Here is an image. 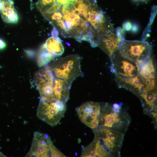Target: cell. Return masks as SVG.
I'll list each match as a JSON object with an SVG mask.
<instances>
[{"instance_id": "6da1fadb", "label": "cell", "mask_w": 157, "mask_h": 157, "mask_svg": "<svg viewBox=\"0 0 157 157\" xmlns=\"http://www.w3.org/2000/svg\"><path fill=\"white\" fill-rule=\"evenodd\" d=\"M60 11L62 15L65 38L90 42L94 36L91 28L87 21L76 12L73 3L62 5Z\"/></svg>"}, {"instance_id": "7a4b0ae2", "label": "cell", "mask_w": 157, "mask_h": 157, "mask_svg": "<svg viewBox=\"0 0 157 157\" xmlns=\"http://www.w3.org/2000/svg\"><path fill=\"white\" fill-rule=\"evenodd\" d=\"M131 121L127 109L123 103H101V113L98 127H106L125 134Z\"/></svg>"}, {"instance_id": "3957f363", "label": "cell", "mask_w": 157, "mask_h": 157, "mask_svg": "<svg viewBox=\"0 0 157 157\" xmlns=\"http://www.w3.org/2000/svg\"><path fill=\"white\" fill-rule=\"evenodd\" d=\"M81 60L78 55L72 54L54 60L48 65L55 77L64 80L71 85L81 74Z\"/></svg>"}, {"instance_id": "277c9868", "label": "cell", "mask_w": 157, "mask_h": 157, "mask_svg": "<svg viewBox=\"0 0 157 157\" xmlns=\"http://www.w3.org/2000/svg\"><path fill=\"white\" fill-rule=\"evenodd\" d=\"M93 130L94 137L107 151L109 157L120 156L124 133L104 127H98Z\"/></svg>"}, {"instance_id": "5b68a950", "label": "cell", "mask_w": 157, "mask_h": 157, "mask_svg": "<svg viewBox=\"0 0 157 157\" xmlns=\"http://www.w3.org/2000/svg\"><path fill=\"white\" fill-rule=\"evenodd\" d=\"M119 49L122 53L139 65L145 62L151 57L152 48L147 41L123 40Z\"/></svg>"}, {"instance_id": "8992f818", "label": "cell", "mask_w": 157, "mask_h": 157, "mask_svg": "<svg viewBox=\"0 0 157 157\" xmlns=\"http://www.w3.org/2000/svg\"><path fill=\"white\" fill-rule=\"evenodd\" d=\"M27 157H65L66 156L53 144L47 134L35 132Z\"/></svg>"}, {"instance_id": "52a82bcc", "label": "cell", "mask_w": 157, "mask_h": 157, "mask_svg": "<svg viewBox=\"0 0 157 157\" xmlns=\"http://www.w3.org/2000/svg\"><path fill=\"white\" fill-rule=\"evenodd\" d=\"M66 102L40 100L37 110V115L41 120L54 126L59 122L66 109Z\"/></svg>"}, {"instance_id": "ba28073f", "label": "cell", "mask_w": 157, "mask_h": 157, "mask_svg": "<svg viewBox=\"0 0 157 157\" xmlns=\"http://www.w3.org/2000/svg\"><path fill=\"white\" fill-rule=\"evenodd\" d=\"M86 20L96 35L106 34L114 31L109 18L98 6L95 0L90 1Z\"/></svg>"}, {"instance_id": "9c48e42d", "label": "cell", "mask_w": 157, "mask_h": 157, "mask_svg": "<svg viewBox=\"0 0 157 157\" xmlns=\"http://www.w3.org/2000/svg\"><path fill=\"white\" fill-rule=\"evenodd\" d=\"M110 58L111 71L114 74L126 77H132L139 74V64L125 56L119 48L113 52Z\"/></svg>"}, {"instance_id": "30bf717a", "label": "cell", "mask_w": 157, "mask_h": 157, "mask_svg": "<svg viewBox=\"0 0 157 157\" xmlns=\"http://www.w3.org/2000/svg\"><path fill=\"white\" fill-rule=\"evenodd\" d=\"M55 76L47 65L37 72L34 80L39 92L41 100L53 101Z\"/></svg>"}, {"instance_id": "8fae6325", "label": "cell", "mask_w": 157, "mask_h": 157, "mask_svg": "<svg viewBox=\"0 0 157 157\" xmlns=\"http://www.w3.org/2000/svg\"><path fill=\"white\" fill-rule=\"evenodd\" d=\"M76 110L79 119L84 124L93 129L98 126L101 103L88 101L76 108Z\"/></svg>"}, {"instance_id": "7c38bea8", "label": "cell", "mask_w": 157, "mask_h": 157, "mask_svg": "<svg viewBox=\"0 0 157 157\" xmlns=\"http://www.w3.org/2000/svg\"><path fill=\"white\" fill-rule=\"evenodd\" d=\"M120 43L114 31L106 34L96 35L90 43L92 47H99L110 58L113 52L119 48Z\"/></svg>"}, {"instance_id": "4fadbf2b", "label": "cell", "mask_w": 157, "mask_h": 157, "mask_svg": "<svg viewBox=\"0 0 157 157\" xmlns=\"http://www.w3.org/2000/svg\"><path fill=\"white\" fill-rule=\"evenodd\" d=\"M114 74L116 81L119 88H125L137 96L141 93L144 81L143 78L139 74L130 77Z\"/></svg>"}, {"instance_id": "5bb4252c", "label": "cell", "mask_w": 157, "mask_h": 157, "mask_svg": "<svg viewBox=\"0 0 157 157\" xmlns=\"http://www.w3.org/2000/svg\"><path fill=\"white\" fill-rule=\"evenodd\" d=\"M142 103L143 112L152 118L157 128V93H141L138 96Z\"/></svg>"}, {"instance_id": "9a60e30c", "label": "cell", "mask_w": 157, "mask_h": 157, "mask_svg": "<svg viewBox=\"0 0 157 157\" xmlns=\"http://www.w3.org/2000/svg\"><path fill=\"white\" fill-rule=\"evenodd\" d=\"M139 74L144 80V84L154 85L157 84L156 65L152 56L139 65Z\"/></svg>"}, {"instance_id": "2e32d148", "label": "cell", "mask_w": 157, "mask_h": 157, "mask_svg": "<svg viewBox=\"0 0 157 157\" xmlns=\"http://www.w3.org/2000/svg\"><path fill=\"white\" fill-rule=\"evenodd\" d=\"M0 1L2 4L0 12L3 21L8 23H17L19 17L13 0H0Z\"/></svg>"}, {"instance_id": "e0dca14e", "label": "cell", "mask_w": 157, "mask_h": 157, "mask_svg": "<svg viewBox=\"0 0 157 157\" xmlns=\"http://www.w3.org/2000/svg\"><path fill=\"white\" fill-rule=\"evenodd\" d=\"M81 157H109V156L106 150L94 137L90 144L83 147Z\"/></svg>"}, {"instance_id": "ac0fdd59", "label": "cell", "mask_w": 157, "mask_h": 157, "mask_svg": "<svg viewBox=\"0 0 157 157\" xmlns=\"http://www.w3.org/2000/svg\"><path fill=\"white\" fill-rule=\"evenodd\" d=\"M46 49L56 57L61 56L64 51L60 39L58 37L49 38L43 45Z\"/></svg>"}, {"instance_id": "d6986e66", "label": "cell", "mask_w": 157, "mask_h": 157, "mask_svg": "<svg viewBox=\"0 0 157 157\" xmlns=\"http://www.w3.org/2000/svg\"><path fill=\"white\" fill-rule=\"evenodd\" d=\"M36 5L41 14H49L58 11L62 6L56 0H38Z\"/></svg>"}, {"instance_id": "ffe728a7", "label": "cell", "mask_w": 157, "mask_h": 157, "mask_svg": "<svg viewBox=\"0 0 157 157\" xmlns=\"http://www.w3.org/2000/svg\"><path fill=\"white\" fill-rule=\"evenodd\" d=\"M90 1L76 0L73 3L76 12L86 20L87 18L88 10Z\"/></svg>"}, {"instance_id": "44dd1931", "label": "cell", "mask_w": 157, "mask_h": 157, "mask_svg": "<svg viewBox=\"0 0 157 157\" xmlns=\"http://www.w3.org/2000/svg\"><path fill=\"white\" fill-rule=\"evenodd\" d=\"M55 57L54 55L48 51L42 45L40 49L38 57V64L39 67L45 66Z\"/></svg>"}, {"instance_id": "7402d4cb", "label": "cell", "mask_w": 157, "mask_h": 157, "mask_svg": "<svg viewBox=\"0 0 157 157\" xmlns=\"http://www.w3.org/2000/svg\"><path fill=\"white\" fill-rule=\"evenodd\" d=\"M76 0H56L57 2L61 5L69 3H73Z\"/></svg>"}, {"instance_id": "603a6c76", "label": "cell", "mask_w": 157, "mask_h": 157, "mask_svg": "<svg viewBox=\"0 0 157 157\" xmlns=\"http://www.w3.org/2000/svg\"><path fill=\"white\" fill-rule=\"evenodd\" d=\"M5 42L2 39L0 38V50H2L6 47Z\"/></svg>"}, {"instance_id": "cb8c5ba5", "label": "cell", "mask_w": 157, "mask_h": 157, "mask_svg": "<svg viewBox=\"0 0 157 157\" xmlns=\"http://www.w3.org/2000/svg\"><path fill=\"white\" fill-rule=\"evenodd\" d=\"M59 32L58 30L53 27L51 33V36L54 37H58Z\"/></svg>"}, {"instance_id": "d4e9b609", "label": "cell", "mask_w": 157, "mask_h": 157, "mask_svg": "<svg viewBox=\"0 0 157 157\" xmlns=\"http://www.w3.org/2000/svg\"><path fill=\"white\" fill-rule=\"evenodd\" d=\"M133 1H146L147 0H133Z\"/></svg>"}, {"instance_id": "484cf974", "label": "cell", "mask_w": 157, "mask_h": 157, "mask_svg": "<svg viewBox=\"0 0 157 157\" xmlns=\"http://www.w3.org/2000/svg\"><path fill=\"white\" fill-rule=\"evenodd\" d=\"M88 0V1H90V0Z\"/></svg>"}]
</instances>
